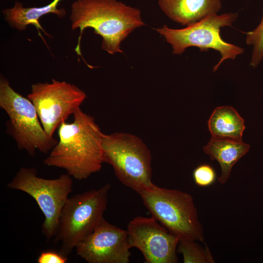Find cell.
<instances>
[{
	"mask_svg": "<svg viewBox=\"0 0 263 263\" xmlns=\"http://www.w3.org/2000/svg\"><path fill=\"white\" fill-rule=\"evenodd\" d=\"M70 19L72 30H80L75 49L78 55L81 36L87 27L102 37V49L113 55L123 53L121 42L135 29L145 25L139 9L117 0H76L71 5Z\"/></svg>",
	"mask_w": 263,
	"mask_h": 263,
	"instance_id": "obj_2",
	"label": "cell"
},
{
	"mask_svg": "<svg viewBox=\"0 0 263 263\" xmlns=\"http://www.w3.org/2000/svg\"><path fill=\"white\" fill-rule=\"evenodd\" d=\"M130 248L127 230L110 224L104 218L75 248L77 255L89 263H128Z\"/></svg>",
	"mask_w": 263,
	"mask_h": 263,
	"instance_id": "obj_11",
	"label": "cell"
},
{
	"mask_svg": "<svg viewBox=\"0 0 263 263\" xmlns=\"http://www.w3.org/2000/svg\"><path fill=\"white\" fill-rule=\"evenodd\" d=\"M111 186L86 191L69 197L60 214L56 242L59 251L68 256L76 245L91 234L103 217Z\"/></svg>",
	"mask_w": 263,
	"mask_h": 263,
	"instance_id": "obj_6",
	"label": "cell"
},
{
	"mask_svg": "<svg viewBox=\"0 0 263 263\" xmlns=\"http://www.w3.org/2000/svg\"><path fill=\"white\" fill-rule=\"evenodd\" d=\"M244 33L246 44L252 46L249 65L255 68L263 59V12L258 26L254 30Z\"/></svg>",
	"mask_w": 263,
	"mask_h": 263,
	"instance_id": "obj_17",
	"label": "cell"
},
{
	"mask_svg": "<svg viewBox=\"0 0 263 263\" xmlns=\"http://www.w3.org/2000/svg\"><path fill=\"white\" fill-rule=\"evenodd\" d=\"M0 107L9 117L6 132L19 150L33 156L36 150L50 152L57 143L45 132L31 101L16 92L3 75L0 78Z\"/></svg>",
	"mask_w": 263,
	"mask_h": 263,
	"instance_id": "obj_4",
	"label": "cell"
},
{
	"mask_svg": "<svg viewBox=\"0 0 263 263\" xmlns=\"http://www.w3.org/2000/svg\"><path fill=\"white\" fill-rule=\"evenodd\" d=\"M34 105L40 123L50 137L61 124L79 108L85 93L74 84L54 79L33 84L27 97Z\"/></svg>",
	"mask_w": 263,
	"mask_h": 263,
	"instance_id": "obj_9",
	"label": "cell"
},
{
	"mask_svg": "<svg viewBox=\"0 0 263 263\" xmlns=\"http://www.w3.org/2000/svg\"><path fill=\"white\" fill-rule=\"evenodd\" d=\"M67 261V256L53 250L42 251L37 259L38 263H66Z\"/></svg>",
	"mask_w": 263,
	"mask_h": 263,
	"instance_id": "obj_19",
	"label": "cell"
},
{
	"mask_svg": "<svg viewBox=\"0 0 263 263\" xmlns=\"http://www.w3.org/2000/svg\"><path fill=\"white\" fill-rule=\"evenodd\" d=\"M208 126L212 137L242 140L245 128L244 119L233 108L221 106L216 108L211 114Z\"/></svg>",
	"mask_w": 263,
	"mask_h": 263,
	"instance_id": "obj_15",
	"label": "cell"
},
{
	"mask_svg": "<svg viewBox=\"0 0 263 263\" xmlns=\"http://www.w3.org/2000/svg\"><path fill=\"white\" fill-rule=\"evenodd\" d=\"M158 3L169 19L186 26L218 14L222 6L221 0H158Z\"/></svg>",
	"mask_w": 263,
	"mask_h": 263,
	"instance_id": "obj_12",
	"label": "cell"
},
{
	"mask_svg": "<svg viewBox=\"0 0 263 263\" xmlns=\"http://www.w3.org/2000/svg\"><path fill=\"white\" fill-rule=\"evenodd\" d=\"M10 189L23 191L37 202L44 216L41 231L47 242L55 237L62 210L73 189L72 177L68 173L55 179L38 176L34 168L22 167L7 184Z\"/></svg>",
	"mask_w": 263,
	"mask_h": 263,
	"instance_id": "obj_8",
	"label": "cell"
},
{
	"mask_svg": "<svg viewBox=\"0 0 263 263\" xmlns=\"http://www.w3.org/2000/svg\"><path fill=\"white\" fill-rule=\"evenodd\" d=\"M60 0H54L49 4L40 7H24L21 3L16 1L12 8L2 10V13L6 21L13 28L24 30L28 25L33 24L39 33V29L44 32L38 22L41 17L49 13H54L59 18L65 15L64 9L57 7Z\"/></svg>",
	"mask_w": 263,
	"mask_h": 263,
	"instance_id": "obj_14",
	"label": "cell"
},
{
	"mask_svg": "<svg viewBox=\"0 0 263 263\" xmlns=\"http://www.w3.org/2000/svg\"><path fill=\"white\" fill-rule=\"evenodd\" d=\"M104 163L110 164L119 181L139 194L151 188V155L145 143L128 133L104 134Z\"/></svg>",
	"mask_w": 263,
	"mask_h": 263,
	"instance_id": "obj_3",
	"label": "cell"
},
{
	"mask_svg": "<svg viewBox=\"0 0 263 263\" xmlns=\"http://www.w3.org/2000/svg\"><path fill=\"white\" fill-rule=\"evenodd\" d=\"M249 148L250 145L242 140L211 137L203 149L210 156L211 160H215L219 163L221 174L218 180L220 184H224L229 178L233 166Z\"/></svg>",
	"mask_w": 263,
	"mask_h": 263,
	"instance_id": "obj_13",
	"label": "cell"
},
{
	"mask_svg": "<svg viewBox=\"0 0 263 263\" xmlns=\"http://www.w3.org/2000/svg\"><path fill=\"white\" fill-rule=\"evenodd\" d=\"M193 177L195 184L200 187H207L213 184L216 179L214 169L208 164H201L193 171Z\"/></svg>",
	"mask_w": 263,
	"mask_h": 263,
	"instance_id": "obj_18",
	"label": "cell"
},
{
	"mask_svg": "<svg viewBox=\"0 0 263 263\" xmlns=\"http://www.w3.org/2000/svg\"><path fill=\"white\" fill-rule=\"evenodd\" d=\"M237 13H225L208 15L202 20L184 28L176 29L164 25L156 31L170 44L174 55L183 54L188 47H198L201 52L212 49L218 51L221 57L213 69L214 72L225 60H234L244 52V48L223 40L221 28L231 27L238 18Z\"/></svg>",
	"mask_w": 263,
	"mask_h": 263,
	"instance_id": "obj_7",
	"label": "cell"
},
{
	"mask_svg": "<svg viewBox=\"0 0 263 263\" xmlns=\"http://www.w3.org/2000/svg\"><path fill=\"white\" fill-rule=\"evenodd\" d=\"M195 240L181 239L177 252L183 256L184 263H214V260L208 247H202Z\"/></svg>",
	"mask_w": 263,
	"mask_h": 263,
	"instance_id": "obj_16",
	"label": "cell"
},
{
	"mask_svg": "<svg viewBox=\"0 0 263 263\" xmlns=\"http://www.w3.org/2000/svg\"><path fill=\"white\" fill-rule=\"evenodd\" d=\"M73 115V122H63L58 128L57 143L43 162L64 169L72 177L82 180L99 171L104 163V133L94 118L80 108Z\"/></svg>",
	"mask_w": 263,
	"mask_h": 263,
	"instance_id": "obj_1",
	"label": "cell"
},
{
	"mask_svg": "<svg viewBox=\"0 0 263 263\" xmlns=\"http://www.w3.org/2000/svg\"><path fill=\"white\" fill-rule=\"evenodd\" d=\"M139 195L151 216L171 233L180 239L203 242V227L190 194L154 184Z\"/></svg>",
	"mask_w": 263,
	"mask_h": 263,
	"instance_id": "obj_5",
	"label": "cell"
},
{
	"mask_svg": "<svg viewBox=\"0 0 263 263\" xmlns=\"http://www.w3.org/2000/svg\"><path fill=\"white\" fill-rule=\"evenodd\" d=\"M126 230L130 247L138 249L145 263H178L176 252L180 238L153 217L134 218Z\"/></svg>",
	"mask_w": 263,
	"mask_h": 263,
	"instance_id": "obj_10",
	"label": "cell"
}]
</instances>
